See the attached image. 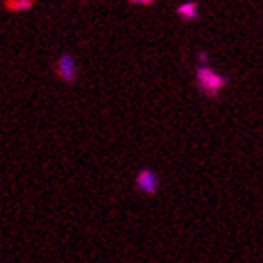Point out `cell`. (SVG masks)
Returning <instances> with one entry per match:
<instances>
[{
  "label": "cell",
  "instance_id": "8992f818",
  "mask_svg": "<svg viewBox=\"0 0 263 263\" xmlns=\"http://www.w3.org/2000/svg\"><path fill=\"white\" fill-rule=\"evenodd\" d=\"M197 59H199V64H207L209 53L207 51H199V53H197Z\"/></svg>",
  "mask_w": 263,
  "mask_h": 263
},
{
  "label": "cell",
  "instance_id": "6da1fadb",
  "mask_svg": "<svg viewBox=\"0 0 263 263\" xmlns=\"http://www.w3.org/2000/svg\"><path fill=\"white\" fill-rule=\"evenodd\" d=\"M196 83L199 90L209 98H216L224 87L228 85V77L222 71L214 70L209 64H197L196 66Z\"/></svg>",
  "mask_w": 263,
  "mask_h": 263
},
{
  "label": "cell",
  "instance_id": "7a4b0ae2",
  "mask_svg": "<svg viewBox=\"0 0 263 263\" xmlns=\"http://www.w3.org/2000/svg\"><path fill=\"white\" fill-rule=\"evenodd\" d=\"M57 73L64 83H73L77 79V62L73 55L62 53L61 59L57 61Z\"/></svg>",
  "mask_w": 263,
  "mask_h": 263
},
{
  "label": "cell",
  "instance_id": "5b68a950",
  "mask_svg": "<svg viewBox=\"0 0 263 263\" xmlns=\"http://www.w3.org/2000/svg\"><path fill=\"white\" fill-rule=\"evenodd\" d=\"M8 10L15 11V13H25V11L32 10V0H8Z\"/></svg>",
  "mask_w": 263,
  "mask_h": 263
},
{
  "label": "cell",
  "instance_id": "3957f363",
  "mask_svg": "<svg viewBox=\"0 0 263 263\" xmlns=\"http://www.w3.org/2000/svg\"><path fill=\"white\" fill-rule=\"evenodd\" d=\"M136 184L137 188L145 194H154L158 190V175L154 173L153 170H141L136 177Z\"/></svg>",
  "mask_w": 263,
  "mask_h": 263
},
{
  "label": "cell",
  "instance_id": "52a82bcc",
  "mask_svg": "<svg viewBox=\"0 0 263 263\" xmlns=\"http://www.w3.org/2000/svg\"><path fill=\"white\" fill-rule=\"evenodd\" d=\"M130 2L136 6H148V4H153L154 0H130Z\"/></svg>",
  "mask_w": 263,
  "mask_h": 263
},
{
  "label": "cell",
  "instance_id": "277c9868",
  "mask_svg": "<svg viewBox=\"0 0 263 263\" xmlns=\"http://www.w3.org/2000/svg\"><path fill=\"white\" fill-rule=\"evenodd\" d=\"M177 15L184 19V21H194L199 15V8H197L196 2L188 0V2H182V4L177 6Z\"/></svg>",
  "mask_w": 263,
  "mask_h": 263
}]
</instances>
